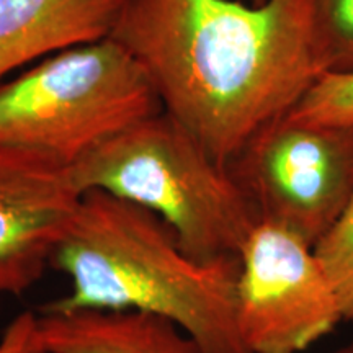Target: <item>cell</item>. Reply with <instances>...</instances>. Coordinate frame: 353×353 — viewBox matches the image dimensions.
<instances>
[{
	"mask_svg": "<svg viewBox=\"0 0 353 353\" xmlns=\"http://www.w3.org/2000/svg\"><path fill=\"white\" fill-rule=\"evenodd\" d=\"M110 38L223 165L324 76L311 0H125Z\"/></svg>",
	"mask_w": 353,
	"mask_h": 353,
	"instance_id": "6da1fadb",
	"label": "cell"
},
{
	"mask_svg": "<svg viewBox=\"0 0 353 353\" xmlns=\"http://www.w3.org/2000/svg\"><path fill=\"white\" fill-rule=\"evenodd\" d=\"M51 265L69 280L46 311L148 312L174 322L206 353H250L237 325L239 255L203 262L152 211L83 193Z\"/></svg>",
	"mask_w": 353,
	"mask_h": 353,
	"instance_id": "7a4b0ae2",
	"label": "cell"
},
{
	"mask_svg": "<svg viewBox=\"0 0 353 353\" xmlns=\"http://www.w3.org/2000/svg\"><path fill=\"white\" fill-rule=\"evenodd\" d=\"M82 193L152 211L203 262L237 257L257 214L228 167L164 110L97 145L70 167Z\"/></svg>",
	"mask_w": 353,
	"mask_h": 353,
	"instance_id": "3957f363",
	"label": "cell"
},
{
	"mask_svg": "<svg viewBox=\"0 0 353 353\" xmlns=\"http://www.w3.org/2000/svg\"><path fill=\"white\" fill-rule=\"evenodd\" d=\"M162 112L138 61L113 38L69 48L0 85V148L72 167L97 145Z\"/></svg>",
	"mask_w": 353,
	"mask_h": 353,
	"instance_id": "277c9868",
	"label": "cell"
},
{
	"mask_svg": "<svg viewBox=\"0 0 353 353\" xmlns=\"http://www.w3.org/2000/svg\"><path fill=\"white\" fill-rule=\"evenodd\" d=\"M259 221L314 247L353 200V125L286 113L226 165Z\"/></svg>",
	"mask_w": 353,
	"mask_h": 353,
	"instance_id": "5b68a950",
	"label": "cell"
},
{
	"mask_svg": "<svg viewBox=\"0 0 353 353\" xmlns=\"http://www.w3.org/2000/svg\"><path fill=\"white\" fill-rule=\"evenodd\" d=\"M343 321L314 249L259 221L239 252L237 325L250 353H301Z\"/></svg>",
	"mask_w": 353,
	"mask_h": 353,
	"instance_id": "8992f818",
	"label": "cell"
},
{
	"mask_svg": "<svg viewBox=\"0 0 353 353\" xmlns=\"http://www.w3.org/2000/svg\"><path fill=\"white\" fill-rule=\"evenodd\" d=\"M82 196L70 167L0 148V296L25 293L43 276Z\"/></svg>",
	"mask_w": 353,
	"mask_h": 353,
	"instance_id": "52a82bcc",
	"label": "cell"
},
{
	"mask_svg": "<svg viewBox=\"0 0 353 353\" xmlns=\"http://www.w3.org/2000/svg\"><path fill=\"white\" fill-rule=\"evenodd\" d=\"M125 0H0V77L38 57L110 38Z\"/></svg>",
	"mask_w": 353,
	"mask_h": 353,
	"instance_id": "ba28073f",
	"label": "cell"
},
{
	"mask_svg": "<svg viewBox=\"0 0 353 353\" xmlns=\"http://www.w3.org/2000/svg\"><path fill=\"white\" fill-rule=\"evenodd\" d=\"M38 330L44 353H206L174 322L139 311L43 309Z\"/></svg>",
	"mask_w": 353,
	"mask_h": 353,
	"instance_id": "9c48e42d",
	"label": "cell"
},
{
	"mask_svg": "<svg viewBox=\"0 0 353 353\" xmlns=\"http://www.w3.org/2000/svg\"><path fill=\"white\" fill-rule=\"evenodd\" d=\"M324 74L353 72V0H311Z\"/></svg>",
	"mask_w": 353,
	"mask_h": 353,
	"instance_id": "30bf717a",
	"label": "cell"
},
{
	"mask_svg": "<svg viewBox=\"0 0 353 353\" xmlns=\"http://www.w3.org/2000/svg\"><path fill=\"white\" fill-rule=\"evenodd\" d=\"M312 249L327 276L343 321H353V200Z\"/></svg>",
	"mask_w": 353,
	"mask_h": 353,
	"instance_id": "8fae6325",
	"label": "cell"
},
{
	"mask_svg": "<svg viewBox=\"0 0 353 353\" xmlns=\"http://www.w3.org/2000/svg\"><path fill=\"white\" fill-rule=\"evenodd\" d=\"M290 113L311 121L353 125V72L321 76Z\"/></svg>",
	"mask_w": 353,
	"mask_h": 353,
	"instance_id": "7c38bea8",
	"label": "cell"
},
{
	"mask_svg": "<svg viewBox=\"0 0 353 353\" xmlns=\"http://www.w3.org/2000/svg\"><path fill=\"white\" fill-rule=\"evenodd\" d=\"M0 353H44L38 330V314L21 312L0 337Z\"/></svg>",
	"mask_w": 353,
	"mask_h": 353,
	"instance_id": "4fadbf2b",
	"label": "cell"
},
{
	"mask_svg": "<svg viewBox=\"0 0 353 353\" xmlns=\"http://www.w3.org/2000/svg\"><path fill=\"white\" fill-rule=\"evenodd\" d=\"M329 353H353V339L352 341H348L347 343H343L339 348H335V350L329 352Z\"/></svg>",
	"mask_w": 353,
	"mask_h": 353,
	"instance_id": "5bb4252c",
	"label": "cell"
},
{
	"mask_svg": "<svg viewBox=\"0 0 353 353\" xmlns=\"http://www.w3.org/2000/svg\"><path fill=\"white\" fill-rule=\"evenodd\" d=\"M263 0H252V3H262Z\"/></svg>",
	"mask_w": 353,
	"mask_h": 353,
	"instance_id": "9a60e30c",
	"label": "cell"
}]
</instances>
